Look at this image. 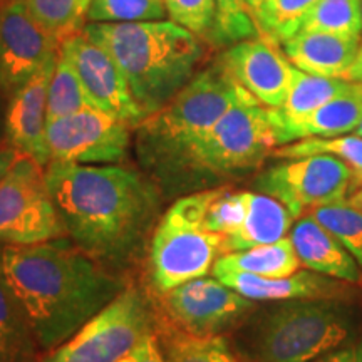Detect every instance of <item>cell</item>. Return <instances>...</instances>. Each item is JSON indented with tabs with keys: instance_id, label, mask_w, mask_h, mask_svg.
<instances>
[{
	"instance_id": "9a60e30c",
	"label": "cell",
	"mask_w": 362,
	"mask_h": 362,
	"mask_svg": "<svg viewBox=\"0 0 362 362\" xmlns=\"http://www.w3.org/2000/svg\"><path fill=\"white\" fill-rule=\"evenodd\" d=\"M220 64L233 81L269 110L284 106L297 69L280 52L277 44L264 37L232 44L221 56Z\"/></svg>"
},
{
	"instance_id": "836d02e7",
	"label": "cell",
	"mask_w": 362,
	"mask_h": 362,
	"mask_svg": "<svg viewBox=\"0 0 362 362\" xmlns=\"http://www.w3.org/2000/svg\"><path fill=\"white\" fill-rule=\"evenodd\" d=\"M171 21L187 27L200 39H211L216 19L215 0H165Z\"/></svg>"
},
{
	"instance_id": "8992f818",
	"label": "cell",
	"mask_w": 362,
	"mask_h": 362,
	"mask_svg": "<svg viewBox=\"0 0 362 362\" xmlns=\"http://www.w3.org/2000/svg\"><path fill=\"white\" fill-rule=\"evenodd\" d=\"M220 188L180 198L158 223L149 247L153 287L166 293L205 277L223 255L225 235L206 226V210Z\"/></svg>"
},
{
	"instance_id": "ffe728a7",
	"label": "cell",
	"mask_w": 362,
	"mask_h": 362,
	"mask_svg": "<svg viewBox=\"0 0 362 362\" xmlns=\"http://www.w3.org/2000/svg\"><path fill=\"white\" fill-rule=\"evenodd\" d=\"M215 277L250 300H292V298H334L341 284L317 272H296L291 277L265 279L240 272H220Z\"/></svg>"
},
{
	"instance_id": "9c48e42d",
	"label": "cell",
	"mask_w": 362,
	"mask_h": 362,
	"mask_svg": "<svg viewBox=\"0 0 362 362\" xmlns=\"http://www.w3.org/2000/svg\"><path fill=\"white\" fill-rule=\"evenodd\" d=\"M151 330L146 300L126 288L44 362H117Z\"/></svg>"
},
{
	"instance_id": "cb8c5ba5",
	"label": "cell",
	"mask_w": 362,
	"mask_h": 362,
	"mask_svg": "<svg viewBox=\"0 0 362 362\" xmlns=\"http://www.w3.org/2000/svg\"><path fill=\"white\" fill-rule=\"evenodd\" d=\"M352 86L354 83L347 79L322 78V76L307 74L304 71L296 69L293 83L284 106L277 110H269L270 119L275 123L302 119L329 103L330 99L349 90Z\"/></svg>"
},
{
	"instance_id": "4dcf8cb0",
	"label": "cell",
	"mask_w": 362,
	"mask_h": 362,
	"mask_svg": "<svg viewBox=\"0 0 362 362\" xmlns=\"http://www.w3.org/2000/svg\"><path fill=\"white\" fill-rule=\"evenodd\" d=\"M312 216L342 243L362 269V214L349 205L347 198L314 208Z\"/></svg>"
},
{
	"instance_id": "b9f144b4",
	"label": "cell",
	"mask_w": 362,
	"mask_h": 362,
	"mask_svg": "<svg viewBox=\"0 0 362 362\" xmlns=\"http://www.w3.org/2000/svg\"><path fill=\"white\" fill-rule=\"evenodd\" d=\"M354 134L356 136H361V138H362V121H361L359 124H357V128L354 129Z\"/></svg>"
},
{
	"instance_id": "277c9868",
	"label": "cell",
	"mask_w": 362,
	"mask_h": 362,
	"mask_svg": "<svg viewBox=\"0 0 362 362\" xmlns=\"http://www.w3.org/2000/svg\"><path fill=\"white\" fill-rule=\"evenodd\" d=\"M255 99L221 64L197 72L161 110L136 126V151L144 166L176 178L192 148L235 104Z\"/></svg>"
},
{
	"instance_id": "7402d4cb",
	"label": "cell",
	"mask_w": 362,
	"mask_h": 362,
	"mask_svg": "<svg viewBox=\"0 0 362 362\" xmlns=\"http://www.w3.org/2000/svg\"><path fill=\"white\" fill-rule=\"evenodd\" d=\"M300 265L291 237H284L269 245L223 253L215 262L214 275L220 272H240L265 279H282L300 270Z\"/></svg>"
},
{
	"instance_id": "4fadbf2b",
	"label": "cell",
	"mask_w": 362,
	"mask_h": 362,
	"mask_svg": "<svg viewBox=\"0 0 362 362\" xmlns=\"http://www.w3.org/2000/svg\"><path fill=\"white\" fill-rule=\"evenodd\" d=\"M59 51L69 59L78 72L90 106L131 126L141 123L144 119L141 107L136 103L123 71L106 49L79 33L64 40Z\"/></svg>"
},
{
	"instance_id": "2e32d148",
	"label": "cell",
	"mask_w": 362,
	"mask_h": 362,
	"mask_svg": "<svg viewBox=\"0 0 362 362\" xmlns=\"http://www.w3.org/2000/svg\"><path fill=\"white\" fill-rule=\"evenodd\" d=\"M56 61L57 57H54L40 67L33 78L12 94L6 116V129L12 146L17 151L34 158L42 166L51 161L45 141V126L47 93Z\"/></svg>"
},
{
	"instance_id": "d6986e66",
	"label": "cell",
	"mask_w": 362,
	"mask_h": 362,
	"mask_svg": "<svg viewBox=\"0 0 362 362\" xmlns=\"http://www.w3.org/2000/svg\"><path fill=\"white\" fill-rule=\"evenodd\" d=\"M272 121V119H270ZM362 121V84L354 86L330 99L309 116L274 126L277 144H288L307 138H332L354 131Z\"/></svg>"
},
{
	"instance_id": "3957f363",
	"label": "cell",
	"mask_w": 362,
	"mask_h": 362,
	"mask_svg": "<svg viewBox=\"0 0 362 362\" xmlns=\"http://www.w3.org/2000/svg\"><path fill=\"white\" fill-rule=\"evenodd\" d=\"M83 33L111 54L144 117L193 79L205 54L202 39L171 19L88 22Z\"/></svg>"
},
{
	"instance_id": "4316f807",
	"label": "cell",
	"mask_w": 362,
	"mask_h": 362,
	"mask_svg": "<svg viewBox=\"0 0 362 362\" xmlns=\"http://www.w3.org/2000/svg\"><path fill=\"white\" fill-rule=\"evenodd\" d=\"M319 0H269L253 16L259 37L280 45L300 30L307 13Z\"/></svg>"
},
{
	"instance_id": "ba28073f",
	"label": "cell",
	"mask_w": 362,
	"mask_h": 362,
	"mask_svg": "<svg viewBox=\"0 0 362 362\" xmlns=\"http://www.w3.org/2000/svg\"><path fill=\"white\" fill-rule=\"evenodd\" d=\"M66 235L42 165L19 151L12 168L0 181V242L34 245Z\"/></svg>"
},
{
	"instance_id": "e575fe53",
	"label": "cell",
	"mask_w": 362,
	"mask_h": 362,
	"mask_svg": "<svg viewBox=\"0 0 362 362\" xmlns=\"http://www.w3.org/2000/svg\"><path fill=\"white\" fill-rule=\"evenodd\" d=\"M245 218V198L242 193H232L226 188H220V192L214 198L206 210V226L216 233L232 235L240 228Z\"/></svg>"
},
{
	"instance_id": "484cf974",
	"label": "cell",
	"mask_w": 362,
	"mask_h": 362,
	"mask_svg": "<svg viewBox=\"0 0 362 362\" xmlns=\"http://www.w3.org/2000/svg\"><path fill=\"white\" fill-rule=\"evenodd\" d=\"M27 11L40 25L62 44L83 33L93 0H24Z\"/></svg>"
},
{
	"instance_id": "d590c367",
	"label": "cell",
	"mask_w": 362,
	"mask_h": 362,
	"mask_svg": "<svg viewBox=\"0 0 362 362\" xmlns=\"http://www.w3.org/2000/svg\"><path fill=\"white\" fill-rule=\"evenodd\" d=\"M117 362H168V359L161 349L156 332L151 330Z\"/></svg>"
},
{
	"instance_id": "83f0119b",
	"label": "cell",
	"mask_w": 362,
	"mask_h": 362,
	"mask_svg": "<svg viewBox=\"0 0 362 362\" xmlns=\"http://www.w3.org/2000/svg\"><path fill=\"white\" fill-rule=\"evenodd\" d=\"M86 107L93 106H90L78 72L72 67L69 59L59 51L47 93V123L57 117L83 111Z\"/></svg>"
},
{
	"instance_id": "44dd1931",
	"label": "cell",
	"mask_w": 362,
	"mask_h": 362,
	"mask_svg": "<svg viewBox=\"0 0 362 362\" xmlns=\"http://www.w3.org/2000/svg\"><path fill=\"white\" fill-rule=\"evenodd\" d=\"M245 218L237 232L225 237L223 253L248 250L279 242L291 230L292 216L288 208L264 193L243 192Z\"/></svg>"
},
{
	"instance_id": "7a4b0ae2",
	"label": "cell",
	"mask_w": 362,
	"mask_h": 362,
	"mask_svg": "<svg viewBox=\"0 0 362 362\" xmlns=\"http://www.w3.org/2000/svg\"><path fill=\"white\" fill-rule=\"evenodd\" d=\"M45 183L81 250L98 260H128L155 221V185L123 166L49 161Z\"/></svg>"
},
{
	"instance_id": "8d00e7d4",
	"label": "cell",
	"mask_w": 362,
	"mask_h": 362,
	"mask_svg": "<svg viewBox=\"0 0 362 362\" xmlns=\"http://www.w3.org/2000/svg\"><path fill=\"white\" fill-rule=\"evenodd\" d=\"M309 362H362V337H356L354 341Z\"/></svg>"
},
{
	"instance_id": "5b68a950",
	"label": "cell",
	"mask_w": 362,
	"mask_h": 362,
	"mask_svg": "<svg viewBox=\"0 0 362 362\" xmlns=\"http://www.w3.org/2000/svg\"><path fill=\"white\" fill-rule=\"evenodd\" d=\"M357 315L339 302L302 300L272 310L252 344L257 362H309L357 337Z\"/></svg>"
},
{
	"instance_id": "52a82bcc",
	"label": "cell",
	"mask_w": 362,
	"mask_h": 362,
	"mask_svg": "<svg viewBox=\"0 0 362 362\" xmlns=\"http://www.w3.org/2000/svg\"><path fill=\"white\" fill-rule=\"evenodd\" d=\"M277 144L270 112L257 99L230 107L185 158L178 176H230L260 166Z\"/></svg>"
},
{
	"instance_id": "8fae6325",
	"label": "cell",
	"mask_w": 362,
	"mask_h": 362,
	"mask_svg": "<svg viewBox=\"0 0 362 362\" xmlns=\"http://www.w3.org/2000/svg\"><path fill=\"white\" fill-rule=\"evenodd\" d=\"M131 126L119 117L86 107L69 116L57 117L45 126L51 161L117 163L126 156L129 146Z\"/></svg>"
},
{
	"instance_id": "f35d334b",
	"label": "cell",
	"mask_w": 362,
	"mask_h": 362,
	"mask_svg": "<svg viewBox=\"0 0 362 362\" xmlns=\"http://www.w3.org/2000/svg\"><path fill=\"white\" fill-rule=\"evenodd\" d=\"M346 79L351 81V83L362 84V40H361V47H359V52H357L354 64H352L349 72H347Z\"/></svg>"
},
{
	"instance_id": "74e56055",
	"label": "cell",
	"mask_w": 362,
	"mask_h": 362,
	"mask_svg": "<svg viewBox=\"0 0 362 362\" xmlns=\"http://www.w3.org/2000/svg\"><path fill=\"white\" fill-rule=\"evenodd\" d=\"M17 155H19V151H17L13 146L12 148H0V181H2L4 176L8 173V170L12 168Z\"/></svg>"
},
{
	"instance_id": "f1b7e54d",
	"label": "cell",
	"mask_w": 362,
	"mask_h": 362,
	"mask_svg": "<svg viewBox=\"0 0 362 362\" xmlns=\"http://www.w3.org/2000/svg\"><path fill=\"white\" fill-rule=\"evenodd\" d=\"M300 30L362 37V0H319L307 13Z\"/></svg>"
},
{
	"instance_id": "d4e9b609",
	"label": "cell",
	"mask_w": 362,
	"mask_h": 362,
	"mask_svg": "<svg viewBox=\"0 0 362 362\" xmlns=\"http://www.w3.org/2000/svg\"><path fill=\"white\" fill-rule=\"evenodd\" d=\"M156 337L168 362H240L218 334L194 336L166 324Z\"/></svg>"
},
{
	"instance_id": "7c38bea8",
	"label": "cell",
	"mask_w": 362,
	"mask_h": 362,
	"mask_svg": "<svg viewBox=\"0 0 362 362\" xmlns=\"http://www.w3.org/2000/svg\"><path fill=\"white\" fill-rule=\"evenodd\" d=\"M59 49L61 44L30 16L24 0L0 7V93L12 96L57 57Z\"/></svg>"
},
{
	"instance_id": "ac0fdd59",
	"label": "cell",
	"mask_w": 362,
	"mask_h": 362,
	"mask_svg": "<svg viewBox=\"0 0 362 362\" xmlns=\"http://www.w3.org/2000/svg\"><path fill=\"white\" fill-rule=\"evenodd\" d=\"M291 240L298 260L307 270L347 282H359L361 270L354 257L312 215L293 225Z\"/></svg>"
},
{
	"instance_id": "60d3db41",
	"label": "cell",
	"mask_w": 362,
	"mask_h": 362,
	"mask_svg": "<svg viewBox=\"0 0 362 362\" xmlns=\"http://www.w3.org/2000/svg\"><path fill=\"white\" fill-rule=\"evenodd\" d=\"M267 2H269V0H248V6H250V13H252V19H253V16H255V13L259 12L260 8L264 7Z\"/></svg>"
},
{
	"instance_id": "603a6c76",
	"label": "cell",
	"mask_w": 362,
	"mask_h": 362,
	"mask_svg": "<svg viewBox=\"0 0 362 362\" xmlns=\"http://www.w3.org/2000/svg\"><path fill=\"white\" fill-rule=\"evenodd\" d=\"M29 320L0 275V362H44Z\"/></svg>"
},
{
	"instance_id": "6da1fadb",
	"label": "cell",
	"mask_w": 362,
	"mask_h": 362,
	"mask_svg": "<svg viewBox=\"0 0 362 362\" xmlns=\"http://www.w3.org/2000/svg\"><path fill=\"white\" fill-rule=\"evenodd\" d=\"M0 275L44 352L57 349L123 292L90 255L54 240L6 247Z\"/></svg>"
},
{
	"instance_id": "ab89813d",
	"label": "cell",
	"mask_w": 362,
	"mask_h": 362,
	"mask_svg": "<svg viewBox=\"0 0 362 362\" xmlns=\"http://www.w3.org/2000/svg\"><path fill=\"white\" fill-rule=\"evenodd\" d=\"M361 178H362V176H361ZM347 202H349V205L352 208H356L359 214H362V180H361V188L357 189L354 194H351V197L347 198Z\"/></svg>"
},
{
	"instance_id": "d6a6232c",
	"label": "cell",
	"mask_w": 362,
	"mask_h": 362,
	"mask_svg": "<svg viewBox=\"0 0 362 362\" xmlns=\"http://www.w3.org/2000/svg\"><path fill=\"white\" fill-rule=\"evenodd\" d=\"M216 19L211 42L237 44L240 40L259 37L252 19L248 0H215Z\"/></svg>"
},
{
	"instance_id": "f546056e",
	"label": "cell",
	"mask_w": 362,
	"mask_h": 362,
	"mask_svg": "<svg viewBox=\"0 0 362 362\" xmlns=\"http://www.w3.org/2000/svg\"><path fill=\"white\" fill-rule=\"evenodd\" d=\"M275 158H304L314 155H330L351 166L357 175L362 176V138L361 136H332V138H307L297 143L272 151Z\"/></svg>"
},
{
	"instance_id": "30bf717a",
	"label": "cell",
	"mask_w": 362,
	"mask_h": 362,
	"mask_svg": "<svg viewBox=\"0 0 362 362\" xmlns=\"http://www.w3.org/2000/svg\"><path fill=\"white\" fill-rule=\"evenodd\" d=\"M357 173L330 155H314L279 163L265 170L255 188L288 208L293 218L309 208L346 200Z\"/></svg>"
},
{
	"instance_id": "1f68e13d",
	"label": "cell",
	"mask_w": 362,
	"mask_h": 362,
	"mask_svg": "<svg viewBox=\"0 0 362 362\" xmlns=\"http://www.w3.org/2000/svg\"><path fill=\"white\" fill-rule=\"evenodd\" d=\"M166 16L165 0H93L88 22H146Z\"/></svg>"
},
{
	"instance_id": "7bdbcfd3",
	"label": "cell",
	"mask_w": 362,
	"mask_h": 362,
	"mask_svg": "<svg viewBox=\"0 0 362 362\" xmlns=\"http://www.w3.org/2000/svg\"><path fill=\"white\" fill-rule=\"evenodd\" d=\"M7 2H11V0H0V7H2V6H6Z\"/></svg>"
},
{
	"instance_id": "5bb4252c",
	"label": "cell",
	"mask_w": 362,
	"mask_h": 362,
	"mask_svg": "<svg viewBox=\"0 0 362 362\" xmlns=\"http://www.w3.org/2000/svg\"><path fill=\"white\" fill-rule=\"evenodd\" d=\"M163 296L171 324L194 336L220 334L253 309V300L218 279L189 280Z\"/></svg>"
},
{
	"instance_id": "e0dca14e",
	"label": "cell",
	"mask_w": 362,
	"mask_h": 362,
	"mask_svg": "<svg viewBox=\"0 0 362 362\" xmlns=\"http://www.w3.org/2000/svg\"><path fill=\"white\" fill-rule=\"evenodd\" d=\"M361 40L359 35L298 30L280 45L297 69L322 78L346 79L359 52Z\"/></svg>"
}]
</instances>
